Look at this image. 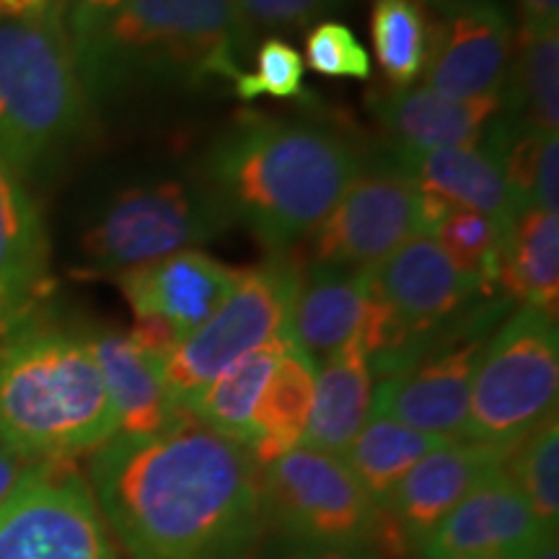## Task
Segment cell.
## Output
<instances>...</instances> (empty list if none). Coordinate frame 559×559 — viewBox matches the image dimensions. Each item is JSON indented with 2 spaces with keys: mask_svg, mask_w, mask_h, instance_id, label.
Instances as JSON below:
<instances>
[{
  "mask_svg": "<svg viewBox=\"0 0 559 559\" xmlns=\"http://www.w3.org/2000/svg\"><path fill=\"white\" fill-rule=\"evenodd\" d=\"M88 487L128 559H260V464L187 409L153 436L99 445Z\"/></svg>",
  "mask_w": 559,
  "mask_h": 559,
  "instance_id": "obj_1",
  "label": "cell"
},
{
  "mask_svg": "<svg viewBox=\"0 0 559 559\" xmlns=\"http://www.w3.org/2000/svg\"><path fill=\"white\" fill-rule=\"evenodd\" d=\"M358 177V151L334 130L251 115L215 140L200 187L230 223H243L283 254L330 215Z\"/></svg>",
  "mask_w": 559,
  "mask_h": 559,
  "instance_id": "obj_2",
  "label": "cell"
},
{
  "mask_svg": "<svg viewBox=\"0 0 559 559\" xmlns=\"http://www.w3.org/2000/svg\"><path fill=\"white\" fill-rule=\"evenodd\" d=\"M60 19L88 104L140 88L234 83L251 32L236 0H120Z\"/></svg>",
  "mask_w": 559,
  "mask_h": 559,
  "instance_id": "obj_3",
  "label": "cell"
},
{
  "mask_svg": "<svg viewBox=\"0 0 559 559\" xmlns=\"http://www.w3.org/2000/svg\"><path fill=\"white\" fill-rule=\"evenodd\" d=\"M117 436L86 334L34 317L0 337V445L34 461H73Z\"/></svg>",
  "mask_w": 559,
  "mask_h": 559,
  "instance_id": "obj_4",
  "label": "cell"
},
{
  "mask_svg": "<svg viewBox=\"0 0 559 559\" xmlns=\"http://www.w3.org/2000/svg\"><path fill=\"white\" fill-rule=\"evenodd\" d=\"M86 124L88 99L60 11L0 19V160L21 179L50 171Z\"/></svg>",
  "mask_w": 559,
  "mask_h": 559,
  "instance_id": "obj_5",
  "label": "cell"
},
{
  "mask_svg": "<svg viewBox=\"0 0 559 559\" xmlns=\"http://www.w3.org/2000/svg\"><path fill=\"white\" fill-rule=\"evenodd\" d=\"M557 317L523 306L481 347L461 440L510 451L557 412Z\"/></svg>",
  "mask_w": 559,
  "mask_h": 559,
  "instance_id": "obj_6",
  "label": "cell"
},
{
  "mask_svg": "<svg viewBox=\"0 0 559 559\" xmlns=\"http://www.w3.org/2000/svg\"><path fill=\"white\" fill-rule=\"evenodd\" d=\"M298 275L300 264L280 254L260 267L239 272L221 309L187 334L160 366L177 407L185 409L207 383L249 353L288 334Z\"/></svg>",
  "mask_w": 559,
  "mask_h": 559,
  "instance_id": "obj_7",
  "label": "cell"
},
{
  "mask_svg": "<svg viewBox=\"0 0 559 559\" xmlns=\"http://www.w3.org/2000/svg\"><path fill=\"white\" fill-rule=\"evenodd\" d=\"M230 226L200 181H158L117 194L81 239L83 275H120L192 249Z\"/></svg>",
  "mask_w": 559,
  "mask_h": 559,
  "instance_id": "obj_8",
  "label": "cell"
},
{
  "mask_svg": "<svg viewBox=\"0 0 559 559\" xmlns=\"http://www.w3.org/2000/svg\"><path fill=\"white\" fill-rule=\"evenodd\" d=\"M260 469L267 528L285 542L373 549L379 506L345 459L298 445Z\"/></svg>",
  "mask_w": 559,
  "mask_h": 559,
  "instance_id": "obj_9",
  "label": "cell"
},
{
  "mask_svg": "<svg viewBox=\"0 0 559 559\" xmlns=\"http://www.w3.org/2000/svg\"><path fill=\"white\" fill-rule=\"evenodd\" d=\"M0 559H122L73 461H41L0 508Z\"/></svg>",
  "mask_w": 559,
  "mask_h": 559,
  "instance_id": "obj_10",
  "label": "cell"
},
{
  "mask_svg": "<svg viewBox=\"0 0 559 559\" xmlns=\"http://www.w3.org/2000/svg\"><path fill=\"white\" fill-rule=\"evenodd\" d=\"M370 290L394 319L396 349L370 373L381 379L412 366L428 349L432 332L445 326L474 296L487 293L477 275L464 272L428 234H417L368 270ZM489 296V293H487Z\"/></svg>",
  "mask_w": 559,
  "mask_h": 559,
  "instance_id": "obj_11",
  "label": "cell"
},
{
  "mask_svg": "<svg viewBox=\"0 0 559 559\" xmlns=\"http://www.w3.org/2000/svg\"><path fill=\"white\" fill-rule=\"evenodd\" d=\"M313 262L370 270L412 236L425 234L423 194L400 164L358 177L311 230Z\"/></svg>",
  "mask_w": 559,
  "mask_h": 559,
  "instance_id": "obj_12",
  "label": "cell"
},
{
  "mask_svg": "<svg viewBox=\"0 0 559 559\" xmlns=\"http://www.w3.org/2000/svg\"><path fill=\"white\" fill-rule=\"evenodd\" d=\"M506 451L472 440H449L419 459L379 506V531L373 549L383 559L423 549L440 521L459 506L481 479L502 469Z\"/></svg>",
  "mask_w": 559,
  "mask_h": 559,
  "instance_id": "obj_13",
  "label": "cell"
},
{
  "mask_svg": "<svg viewBox=\"0 0 559 559\" xmlns=\"http://www.w3.org/2000/svg\"><path fill=\"white\" fill-rule=\"evenodd\" d=\"M481 321L466 326L449 345L425 349L400 373L381 379L373 391L370 415H383L445 440L464 436L469 415V394L477 358L481 353Z\"/></svg>",
  "mask_w": 559,
  "mask_h": 559,
  "instance_id": "obj_14",
  "label": "cell"
},
{
  "mask_svg": "<svg viewBox=\"0 0 559 559\" xmlns=\"http://www.w3.org/2000/svg\"><path fill=\"white\" fill-rule=\"evenodd\" d=\"M513 60V26L498 0H459L432 21L425 88L449 99L500 96Z\"/></svg>",
  "mask_w": 559,
  "mask_h": 559,
  "instance_id": "obj_15",
  "label": "cell"
},
{
  "mask_svg": "<svg viewBox=\"0 0 559 559\" xmlns=\"http://www.w3.org/2000/svg\"><path fill=\"white\" fill-rule=\"evenodd\" d=\"M547 531L506 469L492 472L440 521L425 559H526Z\"/></svg>",
  "mask_w": 559,
  "mask_h": 559,
  "instance_id": "obj_16",
  "label": "cell"
},
{
  "mask_svg": "<svg viewBox=\"0 0 559 559\" xmlns=\"http://www.w3.org/2000/svg\"><path fill=\"white\" fill-rule=\"evenodd\" d=\"M236 267L198 249L140 264L117 275L135 317H160L185 340L221 309L239 280Z\"/></svg>",
  "mask_w": 559,
  "mask_h": 559,
  "instance_id": "obj_17",
  "label": "cell"
},
{
  "mask_svg": "<svg viewBox=\"0 0 559 559\" xmlns=\"http://www.w3.org/2000/svg\"><path fill=\"white\" fill-rule=\"evenodd\" d=\"M50 296L45 221L24 179L0 160V337L37 317Z\"/></svg>",
  "mask_w": 559,
  "mask_h": 559,
  "instance_id": "obj_18",
  "label": "cell"
},
{
  "mask_svg": "<svg viewBox=\"0 0 559 559\" xmlns=\"http://www.w3.org/2000/svg\"><path fill=\"white\" fill-rule=\"evenodd\" d=\"M400 166L415 187L445 207H464L487 215L508 236L521 205L510 192L506 174L487 143L451 145L423 153H400Z\"/></svg>",
  "mask_w": 559,
  "mask_h": 559,
  "instance_id": "obj_19",
  "label": "cell"
},
{
  "mask_svg": "<svg viewBox=\"0 0 559 559\" xmlns=\"http://www.w3.org/2000/svg\"><path fill=\"white\" fill-rule=\"evenodd\" d=\"M370 107L400 153H423L479 143L502 107V96L449 99L425 86L394 88L373 96Z\"/></svg>",
  "mask_w": 559,
  "mask_h": 559,
  "instance_id": "obj_20",
  "label": "cell"
},
{
  "mask_svg": "<svg viewBox=\"0 0 559 559\" xmlns=\"http://www.w3.org/2000/svg\"><path fill=\"white\" fill-rule=\"evenodd\" d=\"M370 309L368 270H342L311 262L298 275L288 337L313 355H332L362 332Z\"/></svg>",
  "mask_w": 559,
  "mask_h": 559,
  "instance_id": "obj_21",
  "label": "cell"
},
{
  "mask_svg": "<svg viewBox=\"0 0 559 559\" xmlns=\"http://www.w3.org/2000/svg\"><path fill=\"white\" fill-rule=\"evenodd\" d=\"M88 347L102 370L111 409L117 417V432L124 436H153L169 428L181 407L166 389L160 362L135 345L130 334L117 330L86 332Z\"/></svg>",
  "mask_w": 559,
  "mask_h": 559,
  "instance_id": "obj_22",
  "label": "cell"
},
{
  "mask_svg": "<svg viewBox=\"0 0 559 559\" xmlns=\"http://www.w3.org/2000/svg\"><path fill=\"white\" fill-rule=\"evenodd\" d=\"M373 373L358 340L326 355L313 383L311 417L300 445L342 456L370 417Z\"/></svg>",
  "mask_w": 559,
  "mask_h": 559,
  "instance_id": "obj_23",
  "label": "cell"
},
{
  "mask_svg": "<svg viewBox=\"0 0 559 559\" xmlns=\"http://www.w3.org/2000/svg\"><path fill=\"white\" fill-rule=\"evenodd\" d=\"M313 383H317V362L290 342L272 370L254 412V425H251L254 438L249 443V453L257 464L267 466L298 449L311 417Z\"/></svg>",
  "mask_w": 559,
  "mask_h": 559,
  "instance_id": "obj_24",
  "label": "cell"
},
{
  "mask_svg": "<svg viewBox=\"0 0 559 559\" xmlns=\"http://www.w3.org/2000/svg\"><path fill=\"white\" fill-rule=\"evenodd\" d=\"M498 283L523 306L557 317L559 300V218L523 207L500 249Z\"/></svg>",
  "mask_w": 559,
  "mask_h": 559,
  "instance_id": "obj_25",
  "label": "cell"
},
{
  "mask_svg": "<svg viewBox=\"0 0 559 559\" xmlns=\"http://www.w3.org/2000/svg\"><path fill=\"white\" fill-rule=\"evenodd\" d=\"M288 345L290 337L283 334V337H275L267 345L249 353L236 366L223 370L213 383H207L185 409L200 423H205L207 428L249 449L251 438H254L251 425H254L257 404H260L272 370H275Z\"/></svg>",
  "mask_w": 559,
  "mask_h": 559,
  "instance_id": "obj_26",
  "label": "cell"
},
{
  "mask_svg": "<svg viewBox=\"0 0 559 559\" xmlns=\"http://www.w3.org/2000/svg\"><path fill=\"white\" fill-rule=\"evenodd\" d=\"M443 443L449 440L412 430L391 417L370 415L342 459L370 495V500L381 506L391 489L404 479V474Z\"/></svg>",
  "mask_w": 559,
  "mask_h": 559,
  "instance_id": "obj_27",
  "label": "cell"
},
{
  "mask_svg": "<svg viewBox=\"0 0 559 559\" xmlns=\"http://www.w3.org/2000/svg\"><path fill=\"white\" fill-rule=\"evenodd\" d=\"M513 122L539 132L559 128V34L557 24L521 26L510 75Z\"/></svg>",
  "mask_w": 559,
  "mask_h": 559,
  "instance_id": "obj_28",
  "label": "cell"
},
{
  "mask_svg": "<svg viewBox=\"0 0 559 559\" xmlns=\"http://www.w3.org/2000/svg\"><path fill=\"white\" fill-rule=\"evenodd\" d=\"M436 16L419 0H373L370 39L389 86L412 88L430 58Z\"/></svg>",
  "mask_w": 559,
  "mask_h": 559,
  "instance_id": "obj_29",
  "label": "cell"
},
{
  "mask_svg": "<svg viewBox=\"0 0 559 559\" xmlns=\"http://www.w3.org/2000/svg\"><path fill=\"white\" fill-rule=\"evenodd\" d=\"M510 466L502 464L526 498L531 513L544 531H557L559 523V425L557 412L544 417L521 443L508 451Z\"/></svg>",
  "mask_w": 559,
  "mask_h": 559,
  "instance_id": "obj_30",
  "label": "cell"
},
{
  "mask_svg": "<svg viewBox=\"0 0 559 559\" xmlns=\"http://www.w3.org/2000/svg\"><path fill=\"white\" fill-rule=\"evenodd\" d=\"M430 236L451 257L453 264L477 275L485 290L492 293L498 283L500 249L506 241L498 223L474 210L451 207Z\"/></svg>",
  "mask_w": 559,
  "mask_h": 559,
  "instance_id": "obj_31",
  "label": "cell"
},
{
  "mask_svg": "<svg viewBox=\"0 0 559 559\" xmlns=\"http://www.w3.org/2000/svg\"><path fill=\"white\" fill-rule=\"evenodd\" d=\"M304 58L296 47L285 39L270 37L257 50V68L243 70L234 81L236 94L241 99H257V96H272V99H296L304 91Z\"/></svg>",
  "mask_w": 559,
  "mask_h": 559,
  "instance_id": "obj_32",
  "label": "cell"
},
{
  "mask_svg": "<svg viewBox=\"0 0 559 559\" xmlns=\"http://www.w3.org/2000/svg\"><path fill=\"white\" fill-rule=\"evenodd\" d=\"M306 62L313 73L326 79L366 81L370 58L353 29L340 21H321L306 34Z\"/></svg>",
  "mask_w": 559,
  "mask_h": 559,
  "instance_id": "obj_33",
  "label": "cell"
},
{
  "mask_svg": "<svg viewBox=\"0 0 559 559\" xmlns=\"http://www.w3.org/2000/svg\"><path fill=\"white\" fill-rule=\"evenodd\" d=\"M332 5H337V0H236V9L249 29H293L319 19Z\"/></svg>",
  "mask_w": 559,
  "mask_h": 559,
  "instance_id": "obj_34",
  "label": "cell"
},
{
  "mask_svg": "<svg viewBox=\"0 0 559 559\" xmlns=\"http://www.w3.org/2000/svg\"><path fill=\"white\" fill-rule=\"evenodd\" d=\"M531 207L555 213L559 210V138L549 132L544 138L539 160H536L534 187H531Z\"/></svg>",
  "mask_w": 559,
  "mask_h": 559,
  "instance_id": "obj_35",
  "label": "cell"
},
{
  "mask_svg": "<svg viewBox=\"0 0 559 559\" xmlns=\"http://www.w3.org/2000/svg\"><path fill=\"white\" fill-rule=\"evenodd\" d=\"M277 559H381L370 547H326V544H290Z\"/></svg>",
  "mask_w": 559,
  "mask_h": 559,
  "instance_id": "obj_36",
  "label": "cell"
},
{
  "mask_svg": "<svg viewBox=\"0 0 559 559\" xmlns=\"http://www.w3.org/2000/svg\"><path fill=\"white\" fill-rule=\"evenodd\" d=\"M41 464V461H39ZM34 461H26L16 456V453L0 445V508L9 502V498L16 492L21 481H24L34 472Z\"/></svg>",
  "mask_w": 559,
  "mask_h": 559,
  "instance_id": "obj_37",
  "label": "cell"
},
{
  "mask_svg": "<svg viewBox=\"0 0 559 559\" xmlns=\"http://www.w3.org/2000/svg\"><path fill=\"white\" fill-rule=\"evenodd\" d=\"M521 26H547L559 21V0H519Z\"/></svg>",
  "mask_w": 559,
  "mask_h": 559,
  "instance_id": "obj_38",
  "label": "cell"
},
{
  "mask_svg": "<svg viewBox=\"0 0 559 559\" xmlns=\"http://www.w3.org/2000/svg\"><path fill=\"white\" fill-rule=\"evenodd\" d=\"M55 9V0H0V19H37Z\"/></svg>",
  "mask_w": 559,
  "mask_h": 559,
  "instance_id": "obj_39",
  "label": "cell"
},
{
  "mask_svg": "<svg viewBox=\"0 0 559 559\" xmlns=\"http://www.w3.org/2000/svg\"><path fill=\"white\" fill-rule=\"evenodd\" d=\"M117 3H120V0H55V9L60 11V16H73V13L107 11Z\"/></svg>",
  "mask_w": 559,
  "mask_h": 559,
  "instance_id": "obj_40",
  "label": "cell"
},
{
  "mask_svg": "<svg viewBox=\"0 0 559 559\" xmlns=\"http://www.w3.org/2000/svg\"><path fill=\"white\" fill-rule=\"evenodd\" d=\"M526 559H559V549H557V531H547L542 536L539 544L528 551Z\"/></svg>",
  "mask_w": 559,
  "mask_h": 559,
  "instance_id": "obj_41",
  "label": "cell"
},
{
  "mask_svg": "<svg viewBox=\"0 0 559 559\" xmlns=\"http://www.w3.org/2000/svg\"><path fill=\"white\" fill-rule=\"evenodd\" d=\"M419 3L432 5V9L440 11V9H449V5H453V3H459V0H419Z\"/></svg>",
  "mask_w": 559,
  "mask_h": 559,
  "instance_id": "obj_42",
  "label": "cell"
}]
</instances>
